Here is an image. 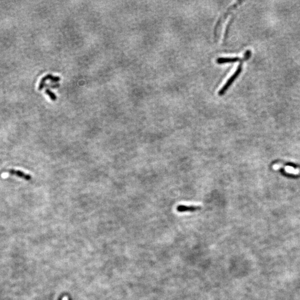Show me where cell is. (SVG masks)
<instances>
[{"mask_svg":"<svg viewBox=\"0 0 300 300\" xmlns=\"http://www.w3.org/2000/svg\"><path fill=\"white\" fill-rule=\"evenodd\" d=\"M45 92L50 97V99L53 101H55L57 100V96L56 95L52 92L48 88H46L45 89Z\"/></svg>","mask_w":300,"mask_h":300,"instance_id":"52a82bcc","label":"cell"},{"mask_svg":"<svg viewBox=\"0 0 300 300\" xmlns=\"http://www.w3.org/2000/svg\"><path fill=\"white\" fill-rule=\"evenodd\" d=\"M62 300H68V299H67V297L66 296H65V297H64L62 299Z\"/></svg>","mask_w":300,"mask_h":300,"instance_id":"9c48e42d","label":"cell"},{"mask_svg":"<svg viewBox=\"0 0 300 300\" xmlns=\"http://www.w3.org/2000/svg\"><path fill=\"white\" fill-rule=\"evenodd\" d=\"M201 209V207L199 206H187V205H178L176 209L177 212L180 213H183V212H193L200 210Z\"/></svg>","mask_w":300,"mask_h":300,"instance_id":"3957f363","label":"cell"},{"mask_svg":"<svg viewBox=\"0 0 300 300\" xmlns=\"http://www.w3.org/2000/svg\"><path fill=\"white\" fill-rule=\"evenodd\" d=\"M240 60H241V58L237 57H220L217 59L216 61L218 64H223L227 63H234Z\"/></svg>","mask_w":300,"mask_h":300,"instance_id":"5b68a950","label":"cell"},{"mask_svg":"<svg viewBox=\"0 0 300 300\" xmlns=\"http://www.w3.org/2000/svg\"><path fill=\"white\" fill-rule=\"evenodd\" d=\"M59 86V83H56V84H46L45 87H46V88L49 87H51V88H57Z\"/></svg>","mask_w":300,"mask_h":300,"instance_id":"ba28073f","label":"cell"},{"mask_svg":"<svg viewBox=\"0 0 300 300\" xmlns=\"http://www.w3.org/2000/svg\"><path fill=\"white\" fill-rule=\"evenodd\" d=\"M9 173L11 175H16L20 177H22L25 179L26 180H30L31 179V176L30 175L26 174L24 172L18 171V170H10L9 171Z\"/></svg>","mask_w":300,"mask_h":300,"instance_id":"8992f818","label":"cell"},{"mask_svg":"<svg viewBox=\"0 0 300 300\" xmlns=\"http://www.w3.org/2000/svg\"><path fill=\"white\" fill-rule=\"evenodd\" d=\"M48 80H50L51 82H52V83H56L61 80V78L58 76H54L51 74L46 75L45 76L42 77V78L40 82V84H39V90L40 91H41L44 88V87L45 86V84H46V81Z\"/></svg>","mask_w":300,"mask_h":300,"instance_id":"7a4b0ae2","label":"cell"},{"mask_svg":"<svg viewBox=\"0 0 300 300\" xmlns=\"http://www.w3.org/2000/svg\"><path fill=\"white\" fill-rule=\"evenodd\" d=\"M272 167H273V168L275 170H279L281 168L283 167V168H284V170L286 172H287L289 174H293V175H299L300 172V170L299 168H294L293 167L290 166H284L283 165L280 164H275Z\"/></svg>","mask_w":300,"mask_h":300,"instance_id":"277c9868","label":"cell"},{"mask_svg":"<svg viewBox=\"0 0 300 300\" xmlns=\"http://www.w3.org/2000/svg\"><path fill=\"white\" fill-rule=\"evenodd\" d=\"M251 55V52L250 51V50H247V51H246L243 58H242V59H241V63L239 65L238 67L237 68V69H236V71L234 72V73L231 76V77L227 80V81L224 84V86L222 87V89L218 92V95L219 96H222V95H224L225 94V92L227 90V89L229 88V87L232 84V83H233V82L234 81V80L238 77V76L241 74L242 69L243 62L245 61H246L247 59H248L249 58H250Z\"/></svg>","mask_w":300,"mask_h":300,"instance_id":"6da1fadb","label":"cell"}]
</instances>
